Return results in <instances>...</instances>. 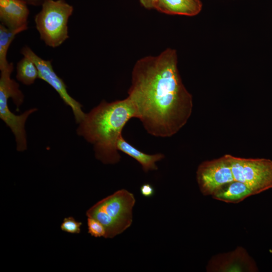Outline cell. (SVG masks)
I'll list each match as a JSON object with an SVG mask.
<instances>
[{"label": "cell", "mask_w": 272, "mask_h": 272, "mask_svg": "<svg viewBox=\"0 0 272 272\" xmlns=\"http://www.w3.org/2000/svg\"><path fill=\"white\" fill-rule=\"evenodd\" d=\"M128 95L135 118L155 137L174 135L192 113V97L179 73L176 51L170 48L136 61Z\"/></svg>", "instance_id": "cell-1"}, {"label": "cell", "mask_w": 272, "mask_h": 272, "mask_svg": "<svg viewBox=\"0 0 272 272\" xmlns=\"http://www.w3.org/2000/svg\"><path fill=\"white\" fill-rule=\"evenodd\" d=\"M141 5L147 9H155L158 0H139Z\"/></svg>", "instance_id": "cell-17"}, {"label": "cell", "mask_w": 272, "mask_h": 272, "mask_svg": "<svg viewBox=\"0 0 272 272\" xmlns=\"http://www.w3.org/2000/svg\"><path fill=\"white\" fill-rule=\"evenodd\" d=\"M134 117L135 111L128 97L112 102L103 100L86 113L77 133L93 145L97 159L105 164H114L121 158L117 141L125 125Z\"/></svg>", "instance_id": "cell-2"}, {"label": "cell", "mask_w": 272, "mask_h": 272, "mask_svg": "<svg viewBox=\"0 0 272 272\" xmlns=\"http://www.w3.org/2000/svg\"><path fill=\"white\" fill-rule=\"evenodd\" d=\"M252 195V191L246 184L234 180L224 186L212 196L225 202L238 203Z\"/></svg>", "instance_id": "cell-11"}, {"label": "cell", "mask_w": 272, "mask_h": 272, "mask_svg": "<svg viewBox=\"0 0 272 272\" xmlns=\"http://www.w3.org/2000/svg\"><path fill=\"white\" fill-rule=\"evenodd\" d=\"M16 78L24 85L33 84L39 78V72L36 64L30 59L23 56L17 64Z\"/></svg>", "instance_id": "cell-12"}, {"label": "cell", "mask_w": 272, "mask_h": 272, "mask_svg": "<svg viewBox=\"0 0 272 272\" xmlns=\"http://www.w3.org/2000/svg\"><path fill=\"white\" fill-rule=\"evenodd\" d=\"M227 156L234 180L246 184L253 195L272 188L271 160Z\"/></svg>", "instance_id": "cell-5"}, {"label": "cell", "mask_w": 272, "mask_h": 272, "mask_svg": "<svg viewBox=\"0 0 272 272\" xmlns=\"http://www.w3.org/2000/svg\"><path fill=\"white\" fill-rule=\"evenodd\" d=\"M140 191L141 194L146 197L152 196L155 193L153 186L149 183L143 184L140 188Z\"/></svg>", "instance_id": "cell-16"}, {"label": "cell", "mask_w": 272, "mask_h": 272, "mask_svg": "<svg viewBox=\"0 0 272 272\" xmlns=\"http://www.w3.org/2000/svg\"><path fill=\"white\" fill-rule=\"evenodd\" d=\"M82 224L81 222L76 221L73 217H69L63 219L60 225V229L67 233L79 234L81 232Z\"/></svg>", "instance_id": "cell-15"}, {"label": "cell", "mask_w": 272, "mask_h": 272, "mask_svg": "<svg viewBox=\"0 0 272 272\" xmlns=\"http://www.w3.org/2000/svg\"><path fill=\"white\" fill-rule=\"evenodd\" d=\"M27 5H31L35 6H42V5L47 0H21Z\"/></svg>", "instance_id": "cell-18"}, {"label": "cell", "mask_w": 272, "mask_h": 272, "mask_svg": "<svg viewBox=\"0 0 272 272\" xmlns=\"http://www.w3.org/2000/svg\"><path fill=\"white\" fill-rule=\"evenodd\" d=\"M202 7L200 0H158L155 9L166 14L191 17L199 14Z\"/></svg>", "instance_id": "cell-9"}, {"label": "cell", "mask_w": 272, "mask_h": 272, "mask_svg": "<svg viewBox=\"0 0 272 272\" xmlns=\"http://www.w3.org/2000/svg\"><path fill=\"white\" fill-rule=\"evenodd\" d=\"M116 147L118 151L124 153L138 161L145 172L157 170L156 162L164 158V155L161 153L149 155L138 150L127 142L122 135L117 141Z\"/></svg>", "instance_id": "cell-10"}, {"label": "cell", "mask_w": 272, "mask_h": 272, "mask_svg": "<svg viewBox=\"0 0 272 272\" xmlns=\"http://www.w3.org/2000/svg\"><path fill=\"white\" fill-rule=\"evenodd\" d=\"M29 10L27 4L21 0H0L1 24L12 30L28 28Z\"/></svg>", "instance_id": "cell-8"}, {"label": "cell", "mask_w": 272, "mask_h": 272, "mask_svg": "<svg viewBox=\"0 0 272 272\" xmlns=\"http://www.w3.org/2000/svg\"><path fill=\"white\" fill-rule=\"evenodd\" d=\"M135 202L133 194L121 189L98 201L87 211L86 216L103 225L105 238H113L131 226Z\"/></svg>", "instance_id": "cell-3"}, {"label": "cell", "mask_w": 272, "mask_h": 272, "mask_svg": "<svg viewBox=\"0 0 272 272\" xmlns=\"http://www.w3.org/2000/svg\"><path fill=\"white\" fill-rule=\"evenodd\" d=\"M21 52L23 56L30 59L36 64L39 72V79L51 86L65 104L71 108L75 121L79 124L83 119L86 113L82 109V105L68 93L63 81L53 70L51 61L41 58L28 46H24Z\"/></svg>", "instance_id": "cell-7"}, {"label": "cell", "mask_w": 272, "mask_h": 272, "mask_svg": "<svg viewBox=\"0 0 272 272\" xmlns=\"http://www.w3.org/2000/svg\"><path fill=\"white\" fill-rule=\"evenodd\" d=\"M24 31L23 30H10L4 25H0V70L9 66L11 62L7 60V52L15 36Z\"/></svg>", "instance_id": "cell-13"}, {"label": "cell", "mask_w": 272, "mask_h": 272, "mask_svg": "<svg viewBox=\"0 0 272 272\" xmlns=\"http://www.w3.org/2000/svg\"><path fill=\"white\" fill-rule=\"evenodd\" d=\"M196 179L200 191L205 195H213L234 181L227 154L202 163L197 168Z\"/></svg>", "instance_id": "cell-6"}, {"label": "cell", "mask_w": 272, "mask_h": 272, "mask_svg": "<svg viewBox=\"0 0 272 272\" xmlns=\"http://www.w3.org/2000/svg\"><path fill=\"white\" fill-rule=\"evenodd\" d=\"M88 233L94 237L105 238L106 231L103 225L98 220L91 217L87 218Z\"/></svg>", "instance_id": "cell-14"}, {"label": "cell", "mask_w": 272, "mask_h": 272, "mask_svg": "<svg viewBox=\"0 0 272 272\" xmlns=\"http://www.w3.org/2000/svg\"><path fill=\"white\" fill-rule=\"evenodd\" d=\"M34 21L40 38L48 46L55 48L69 38L67 23L73 7L64 0H47Z\"/></svg>", "instance_id": "cell-4"}]
</instances>
